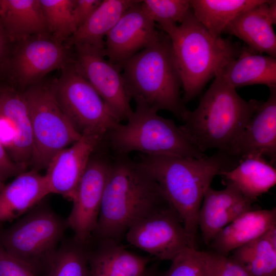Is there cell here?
<instances>
[{
    "instance_id": "obj_30",
    "label": "cell",
    "mask_w": 276,
    "mask_h": 276,
    "mask_svg": "<svg viewBox=\"0 0 276 276\" xmlns=\"http://www.w3.org/2000/svg\"><path fill=\"white\" fill-rule=\"evenodd\" d=\"M48 31L57 42L64 44L76 32L73 16L75 0H39Z\"/></svg>"
},
{
    "instance_id": "obj_10",
    "label": "cell",
    "mask_w": 276,
    "mask_h": 276,
    "mask_svg": "<svg viewBox=\"0 0 276 276\" xmlns=\"http://www.w3.org/2000/svg\"><path fill=\"white\" fill-rule=\"evenodd\" d=\"M73 59V48L57 42L49 34L35 35L14 44L3 73L22 91Z\"/></svg>"
},
{
    "instance_id": "obj_11",
    "label": "cell",
    "mask_w": 276,
    "mask_h": 276,
    "mask_svg": "<svg viewBox=\"0 0 276 276\" xmlns=\"http://www.w3.org/2000/svg\"><path fill=\"white\" fill-rule=\"evenodd\" d=\"M102 154L91 155L72 199L73 206L66 219L74 239L87 243L96 227L113 156L105 147Z\"/></svg>"
},
{
    "instance_id": "obj_9",
    "label": "cell",
    "mask_w": 276,
    "mask_h": 276,
    "mask_svg": "<svg viewBox=\"0 0 276 276\" xmlns=\"http://www.w3.org/2000/svg\"><path fill=\"white\" fill-rule=\"evenodd\" d=\"M49 84L60 107L81 133L105 135L120 124L96 90L79 71L73 60Z\"/></svg>"
},
{
    "instance_id": "obj_13",
    "label": "cell",
    "mask_w": 276,
    "mask_h": 276,
    "mask_svg": "<svg viewBox=\"0 0 276 276\" xmlns=\"http://www.w3.org/2000/svg\"><path fill=\"white\" fill-rule=\"evenodd\" d=\"M77 68L120 120L133 112L120 69L105 58L104 51L87 44L72 47Z\"/></svg>"
},
{
    "instance_id": "obj_2",
    "label": "cell",
    "mask_w": 276,
    "mask_h": 276,
    "mask_svg": "<svg viewBox=\"0 0 276 276\" xmlns=\"http://www.w3.org/2000/svg\"><path fill=\"white\" fill-rule=\"evenodd\" d=\"M112 156L92 236L120 242L135 222L170 204L157 182L138 162L128 155Z\"/></svg>"
},
{
    "instance_id": "obj_18",
    "label": "cell",
    "mask_w": 276,
    "mask_h": 276,
    "mask_svg": "<svg viewBox=\"0 0 276 276\" xmlns=\"http://www.w3.org/2000/svg\"><path fill=\"white\" fill-rule=\"evenodd\" d=\"M269 1L243 12L233 20L224 32L242 40L250 51L276 58V10Z\"/></svg>"
},
{
    "instance_id": "obj_23",
    "label": "cell",
    "mask_w": 276,
    "mask_h": 276,
    "mask_svg": "<svg viewBox=\"0 0 276 276\" xmlns=\"http://www.w3.org/2000/svg\"><path fill=\"white\" fill-rule=\"evenodd\" d=\"M0 23L14 44L49 34L39 0H3Z\"/></svg>"
},
{
    "instance_id": "obj_31",
    "label": "cell",
    "mask_w": 276,
    "mask_h": 276,
    "mask_svg": "<svg viewBox=\"0 0 276 276\" xmlns=\"http://www.w3.org/2000/svg\"><path fill=\"white\" fill-rule=\"evenodd\" d=\"M142 6L160 30L180 24L191 9L189 0H144Z\"/></svg>"
},
{
    "instance_id": "obj_26",
    "label": "cell",
    "mask_w": 276,
    "mask_h": 276,
    "mask_svg": "<svg viewBox=\"0 0 276 276\" xmlns=\"http://www.w3.org/2000/svg\"><path fill=\"white\" fill-rule=\"evenodd\" d=\"M272 165L262 156L248 157L219 175L223 183H233L245 197L254 202L276 183V170Z\"/></svg>"
},
{
    "instance_id": "obj_27",
    "label": "cell",
    "mask_w": 276,
    "mask_h": 276,
    "mask_svg": "<svg viewBox=\"0 0 276 276\" xmlns=\"http://www.w3.org/2000/svg\"><path fill=\"white\" fill-rule=\"evenodd\" d=\"M264 0H191L197 20L213 35L221 36L238 16Z\"/></svg>"
},
{
    "instance_id": "obj_16",
    "label": "cell",
    "mask_w": 276,
    "mask_h": 276,
    "mask_svg": "<svg viewBox=\"0 0 276 276\" xmlns=\"http://www.w3.org/2000/svg\"><path fill=\"white\" fill-rule=\"evenodd\" d=\"M253 114L245 128L227 152L241 159L266 156L276 159V87Z\"/></svg>"
},
{
    "instance_id": "obj_38",
    "label": "cell",
    "mask_w": 276,
    "mask_h": 276,
    "mask_svg": "<svg viewBox=\"0 0 276 276\" xmlns=\"http://www.w3.org/2000/svg\"><path fill=\"white\" fill-rule=\"evenodd\" d=\"M156 266L153 265L151 267H148L144 276H155Z\"/></svg>"
},
{
    "instance_id": "obj_17",
    "label": "cell",
    "mask_w": 276,
    "mask_h": 276,
    "mask_svg": "<svg viewBox=\"0 0 276 276\" xmlns=\"http://www.w3.org/2000/svg\"><path fill=\"white\" fill-rule=\"evenodd\" d=\"M220 190L211 186L206 191L198 215L204 242L209 245L223 228L244 213L255 209L254 201L245 197L233 183H224Z\"/></svg>"
},
{
    "instance_id": "obj_39",
    "label": "cell",
    "mask_w": 276,
    "mask_h": 276,
    "mask_svg": "<svg viewBox=\"0 0 276 276\" xmlns=\"http://www.w3.org/2000/svg\"><path fill=\"white\" fill-rule=\"evenodd\" d=\"M5 185L4 182L0 179V192L3 189V188L4 187Z\"/></svg>"
},
{
    "instance_id": "obj_29",
    "label": "cell",
    "mask_w": 276,
    "mask_h": 276,
    "mask_svg": "<svg viewBox=\"0 0 276 276\" xmlns=\"http://www.w3.org/2000/svg\"><path fill=\"white\" fill-rule=\"evenodd\" d=\"M47 276H90L87 244L74 238L58 248L45 272Z\"/></svg>"
},
{
    "instance_id": "obj_5",
    "label": "cell",
    "mask_w": 276,
    "mask_h": 276,
    "mask_svg": "<svg viewBox=\"0 0 276 276\" xmlns=\"http://www.w3.org/2000/svg\"><path fill=\"white\" fill-rule=\"evenodd\" d=\"M121 70L127 95L136 106L171 112L183 121L189 110L181 96L170 39L160 30L157 39L124 62Z\"/></svg>"
},
{
    "instance_id": "obj_14",
    "label": "cell",
    "mask_w": 276,
    "mask_h": 276,
    "mask_svg": "<svg viewBox=\"0 0 276 276\" xmlns=\"http://www.w3.org/2000/svg\"><path fill=\"white\" fill-rule=\"evenodd\" d=\"M156 26L143 9L142 1H139L125 11L106 36L105 57L121 70L124 62L157 39L160 31Z\"/></svg>"
},
{
    "instance_id": "obj_20",
    "label": "cell",
    "mask_w": 276,
    "mask_h": 276,
    "mask_svg": "<svg viewBox=\"0 0 276 276\" xmlns=\"http://www.w3.org/2000/svg\"><path fill=\"white\" fill-rule=\"evenodd\" d=\"M49 194L44 175L34 169L22 172L0 192V222L25 215Z\"/></svg>"
},
{
    "instance_id": "obj_37",
    "label": "cell",
    "mask_w": 276,
    "mask_h": 276,
    "mask_svg": "<svg viewBox=\"0 0 276 276\" xmlns=\"http://www.w3.org/2000/svg\"><path fill=\"white\" fill-rule=\"evenodd\" d=\"M14 44L9 39L0 23V74L3 73Z\"/></svg>"
},
{
    "instance_id": "obj_12",
    "label": "cell",
    "mask_w": 276,
    "mask_h": 276,
    "mask_svg": "<svg viewBox=\"0 0 276 276\" xmlns=\"http://www.w3.org/2000/svg\"><path fill=\"white\" fill-rule=\"evenodd\" d=\"M125 237L130 245L159 260L172 261L187 247H191L182 223L170 205L135 222Z\"/></svg>"
},
{
    "instance_id": "obj_15",
    "label": "cell",
    "mask_w": 276,
    "mask_h": 276,
    "mask_svg": "<svg viewBox=\"0 0 276 276\" xmlns=\"http://www.w3.org/2000/svg\"><path fill=\"white\" fill-rule=\"evenodd\" d=\"M104 136L97 133L84 132L71 147L55 155L44 175L50 193L72 200L91 155L101 145Z\"/></svg>"
},
{
    "instance_id": "obj_24",
    "label": "cell",
    "mask_w": 276,
    "mask_h": 276,
    "mask_svg": "<svg viewBox=\"0 0 276 276\" xmlns=\"http://www.w3.org/2000/svg\"><path fill=\"white\" fill-rule=\"evenodd\" d=\"M235 89L255 84L276 87V58L243 47L240 54L219 74Z\"/></svg>"
},
{
    "instance_id": "obj_21",
    "label": "cell",
    "mask_w": 276,
    "mask_h": 276,
    "mask_svg": "<svg viewBox=\"0 0 276 276\" xmlns=\"http://www.w3.org/2000/svg\"><path fill=\"white\" fill-rule=\"evenodd\" d=\"M276 226V209H253L223 228L210 244L213 252L228 256L233 250L261 236Z\"/></svg>"
},
{
    "instance_id": "obj_7",
    "label": "cell",
    "mask_w": 276,
    "mask_h": 276,
    "mask_svg": "<svg viewBox=\"0 0 276 276\" xmlns=\"http://www.w3.org/2000/svg\"><path fill=\"white\" fill-rule=\"evenodd\" d=\"M41 202L1 237V247L29 266L35 275L45 273L68 227L66 220Z\"/></svg>"
},
{
    "instance_id": "obj_1",
    "label": "cell",
    "mask_w": 276,
    "mask_h": 276,
    "mask_svg": "<svg viewBox=\"0 0 276 276\" xmlns=\"http://www.w3.org/2000/svg\"><path fill=\"white\" fill-rule=\"evenodd\" d=\"M241 158L218 150L202 158L142 154L137 161L158 183L178 216L190 246L196 248L198 215L214 178L238 165Z\"/></svg>"
},
{
    "instance_id": "obj_6",
    "label": "cell",
    "mask_w": 276,
    "mask_h": 276,
    "mask_svg": "<svg viewBox=\"0 0 276 276\" xmlns=\"http://www.w3.org/2000/svg\"><path fill=\"white\" fill-rule=\"evenodd\" d=\"M126 121L104 136L103 144L112 155H128L137 151L146 155L206 156L190 142L179 126L153 110L136 106Z\"/></svg>"
},
{
    "instance_id": "obj_32",
    "label": "cell",
    "mask_w": 276,
    "mask_h": 276,
    "mask_svg": "<svg viewBox=\"0 0 276 276\" xmlns=\"http://www.w3.org/2000/svg\"><path fill=\"white\" fill-rule=\"evenodd\" d=\"M171 261L162 276H210L205 251L188 247Z\"/></svg>"
},
{
    "instance_id": "obj_33",
    "label": "cell",
    "mask_w": 276,
    "mask_h": 276,
    "mask_svg": "<svg viewBox=\"0 0 276 276\" xmlns=\"http://www.w3.org/2000/svg\"><path fill=\"white\" fill-rule=\"evenodd\" d=\"M210 276H252L239 262L231 256L205 251Z\"/></svg>"
},
{
    "instance_id": "obj_4",
    "label": "cell",
    "mask_w": 276,
    "mask_h": 276,
    "mask_svg": "<svg viewBox=\"0 0 276 276\" xmlns=\"http://www.w3.org/2000/svg\"><path fill=\"white\" fill-rule=\"evenodd\" d=\"M262 102L244 100L218 74L179 127L202 153L211 149L227 151Z\"/></svg>"
},
{
    "instance_id": "obj_35",
    "label": "cell",
    "mask_w": 276,
    "mask_h": 276,
    "mask_svg": "<svg viewBox=\"0 0 276 276\" xmlns=\"http://www.w3.org/2000/svg\"><path fill=\"white\" fill-rule=\"evenodd\" d=\"M102 0H75L73 16L77 30L99 7Z\"/></svg>"
},
{
    "instance_id": "obj_8",
    "label": "cell",
    "mask_w": 276,
    "mask_h": 276,
    "mask_svg": "<svg viewBox=\"0 0 276 276\" xmlns=\"http://www.w3.org/2000/svg\"><path fill=\"white\" fill-rule=\"evenodd\" d=\"M27 105L33 136L30 165L47 168L55 155L78 141L81 134L57 102L49 83L41 81L21 91Z\"/></svg>"
},
{
    "instance_id": "obj_28",
    "label": "cell",
    "mask_w": 276,
    "mask_h": 276,
    "mask_svg": "<svg viewBox=\"0 0 276 276\" xmlns=\"http://www.w3.org/2000/svg\"><path fill=\"white\" fill-rule=\"evenodd\" d=\"M231 253L252 276H276V226Z\"/></svg>"
},
{
    "instance_id": "obj_3",
    "label": "cell",
    "mask_w": 276,
    "mask_h": 276,
    "mask_svg": "<svg viewBox=\"0 0 276 276\" xmlns=\"http://www.w3.org/2000/svg\"><path fill=\"white\" fill-rule=\"evenodd\" d=\"M162 31L171 41L185 104L238 57L243 48L229 38L213 35L197 20L191 8L180 24Z\"/></svg>"
},
{
    "instance_id": "obj_19",
    "label": "cell",
    "mask_w": 276,
    "mask_h": 276,
    "mask_svg": "<svg viewBox=\"0 0 276 276\" xmlns=\"http://www.w3.org/2000/svg\"><path fill=\"white\" fill-rule=\"evenodd\" d=\"M98 240V245L94 249L89 250L87 246L90 276L145 275L150 258L128 251L120 242Z\"/></svg>"
},
{
    "instance_id": "obj_40",
    "label": "cell",
    "mask_w": 276,
    "mask_h": 276,
    "mask_svg": "<svg viewBox=\"0 0 276 276\" xmlns=\"http://www.w3.org/2000/svg\"><path fill=\"white\" fill-rule=\"evenodd\" d=\"M3 8V0H0V15Z\"/></svg>"
},
{
    "instance_id": "obj_34",
    "label": "cell",
    "mask_w": 276,
    "mask_h": 276,
    "mask_svg": "<svg viewBox=\"0 0 276 276\" xmlns=\"http://www.w3.org/2000/svg\"><path fill=\"white\" fill-rule=\"evenodd\" d=\"M0 276H36L27 264L0 246Z\"/></svg>"
},
{
    "instance_id": "obj_22",
    "label": "cell",
    "mask_w": 276,
    "mask_h": 276,
    "mask_svg": "<svg viewBox=\"0 0 276 276\" xmlns=\"http://www.w3.org/2000/svg\"><path fill=\"white\" fill-rule=\"evenodd\" d=\"M0 112L12 122L16 131L10 157L25 170L30 165L33 136L28 108L21 92L10 86L0 89Z\"/></svg>"
},
{
    "instance_id": "obj_36",
    "label": "cell",
    "mask_w": 276,
    "mask_h": 276,
    "mask_svg": "<svg viewBox=\"0 0 276 276\" xmlns=\"http://www.w3.org/2000/svg\"><path fill=\"white\" fill-rule=\"evenodd\" d=\"M24 171L25 170L21 167L12 160L0 142V179L3 182Z\"/></svg>"
},
{
    "instance_id": "obj_25",
    "label": "cell",
    "mask_w": 276,
    "mask_h": 276,
    "mask_svg": "<svg viewBox=\"0 0 276 276\" xmlns=\"http://www.w3.org/2000/svg\"><path fill=\"white\" fill-rule=\"evenodd\" d=\"M137 0H103L88 19L64 43L70 48L87 44L104 51L107 34Z\"/></svg>"
},
{
    "instance_id": "obj_41",
    "label": "cell",
    "mask_w": 276,
    "mask_h": 276,
    "mask_svg": "<svg viewBox=\"0 0 276 276\" xmlns=\"http://www.w3.org/2000/svg\"><path fill=\"white\" fill-rule=\"evenodd\" d=\"M1 86H0V89H1Z\"/></svg>"
}]
</instances>
